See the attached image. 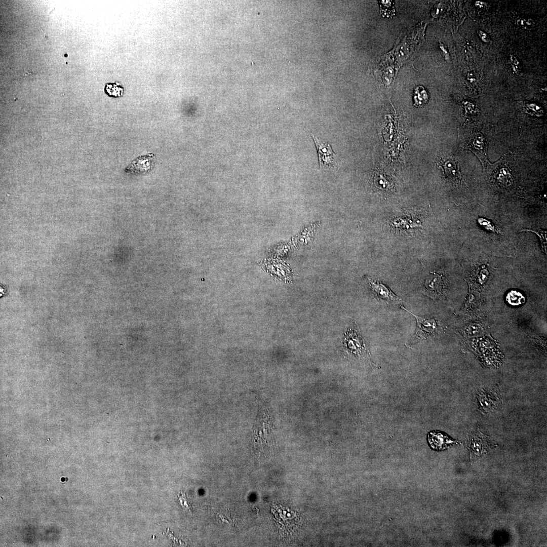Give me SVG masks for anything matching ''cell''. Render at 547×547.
I'll list each match as a JSON object with an SVG mask.
<instances>
[{"mask_svg":"<svg viewBox=\"0 0 547 547\" xmlns=\"http://www.w3.org/2000/svg\"><path fill=\"white\" fill-rule=\"evenodd\" d=\"M466 446L470 452V459L472 460L495 448L497 445L490 438L477 429L467 436Z\"/></svg>","mask_w":547,"mask_h":547,"instance_id":"cell-1","label":"cell"},{"mask_svg":"<svg viewBox=\"0 0 547 547\" xmlns=\"http://www.w3.org/2000/svg\"><path fill=\"white\" fill-rule=\"evenodd\" d=\"M400 307L413 316L416 321L415 333L411 338V342H418L434 334L437 329V324L435 319L417 316L405 308L403 305Z\"/></svg>","mask_w":547,"mask_h":547,"instance_id":"cell-2","label":"cell"},{"mask_svg":"<svg viewBox=\"0 0 547 547\" xmlns=\"http://www.w3.org/2000/svg\"><path fill=\"white\" fill-rule=\"evenodd\" d=\"M477 399L479 409L485 413L499 409L501 406V398L495 390L482 389L477 394Z\"/></svg>","mask_w":547,"mask_h":547,"instance_id":"cell-3","label":"cell"},{"mask_svg":"<svg viewBox=\"0 0 547 547\" xmlns=\"http://www.w3.org/2000/svg\"><path fill=\"white\" fill-rule=\"evenodd\" d=\"M368 284L373 295L388 304H401L402 299L393 293L384 284L368 278Z\"/></svg>","mask_w":547,"mask_h":547,"instance_id":"cell-4","label":"cell"},{"mask_svg":"<svg viewBox=\"0 0 547 547\" xmlns=\"http://www.w3.org/2000/svg\"><path fill=\"white\" fill-rule=\"evenodd\" d=\"M317 147L321 169H326L336 166V156L330 145L322 142L317 136L311 135Z\"/></svg>","mask_w":547,"mask_h":547,"instance_id":"cell-5","label":"cell"},{"mask_svg":"<svg viewBox=\"0 0 547 547\" xmlns=\"http://www.w3.org/2000/svg\"><path fill=\"white\" fill-rule=\"evenodd\" d=\"M425 291L424 294L433 299H436L442 294L444 289V279L442 275L431 272L424 282Z\"/></svg>","mask_w":547,"mask_h":547,"instance_id":"cell-6","label":"cell"},{"mask_svg":"<svg viewBox=\"0 0 547 547\" xmlns=\"http://www.w3.org/2000/svg\"><path fill=\"white\" fill-rule=\"evenodd\" d=\"M427 439L430 446L436 450H444L449 446L458 444L456 441L439 431L430 432L428 434Z\"/></svg>","mask_w":547,"mask_h":547,"instance_id":"cell-7","label":"cell"},{"mask_svg":"<svg viewBox=\"0 0 547 547\" xmlns=\"http://www.w3.org/2000/svg\"><path fill=\"white\" fill-rule=\"evenodd\" d=\"M153 159L154 155L153 154H148L139 157L134 160L126 168L125 171L133 174L147 172L152 168L154 164Z\"/></svg>","mask_w":547,"mask_h":547,"instance_id":"cell-8","label":"cell"},{"mask_svg":"<svg viewBox=\"0 0 547 547\" xmlns=\"http://www.w3.org/2000/svg\"><path fill=\"white\" fill-rule=\"evenodd\" d=\"M467 147L479 158L482 164L487 162V144L485 138L481 134H477L471 137L467 141Z\"/></svg>","mask_w":547,"mask_h":547,"instance_id":"cell-9","label":"cell"},{"mask_svg":"<svg viewBox=\"0 0 547 547\" xmlns=\"http://www.w3.org/2000/svg\"><path fill=\"white\" fill-rule=\"evenodd\" d=\"M446 176L450 179L455 180L459 178L460 174L456 162L448 160L442 164Z\"/></svg>","mask_w":547,"mask_h":547,"instance_id":"cell-10","label":"cell"},{"mask_svg":"<svg viewBox=\"0 0 547 547\" xmlns=\"http://www.w3.org/2000/svg\"><path fill=\"white\" fill-rule=\"evenodd\" d=\"M428 96L426 91L422 86L417 87L414 92V104L415 106H421L425 104Z\"/></svg>","mask_w":547,"mask_h":547,"instance_id":"cell-11","label":"cell"},{"mask_svg":"<svg viewBox=\"0 0 547 547\" xmlns=\"http://www.w3.org/2000/svg\"><path fill=\"white\" fill-rule=\"evenodd\" d=\"M507 302L512 305H519L525 302V297L520 292L516 290L510 291L506 295Z\"/></svg>","mask_w":547,"mask_h":547,"instance_id":"cell-12","label":"cell"},{"mask_svg":"<svg viewBox=\"0 0 547 547\" xmlns=\"http://www.w3.org/2000/svg\"><path fill=\"white\" fill-rule=\"evenodd\" d=\"M394 3L391 1H381L380 2L381 11L382 16L387 17L395 15V9L393 5Z\"/></svg>","mask_w":547,"mask_h":547,"instance_id":"cell-13","label":"cell"},{"mask_svg":"<svg viewBox=\"0 0 547 547\" xmlns=\"http://www.w3.org/2000/svg\"><path fill=\"white\" fill-rule=\"evenodd\" d=\"M177 498L182 507L192 512V505L191 502L185 493L180 491L177 494Z\"/></svg>","mask_w":547,"mask_h":547,"instance_id":"cell-14","label":"cell"},{"mask_svg":"<svg viewBox=\"0 0 547 547\" xmlns=\"http://www.w3.org/2000/svg\"><path fill=\"white\" fill-rule=\"evenodd\" d=\"M477 221L479 224L481 225V227H483L485 230L493 232H498V229L497 227H496V226L492 222L489 221V220L485 218H479Z\"/></svg>","mask_w":547,"mask_h":547,"instance_id":"cell-15","label":"cell"},{"mask_svg":"<svg viewBox=\"0 0 547 547\" xmlns=\"http://www.w3.org/2000/svg\"><path fill=\"white\" fill-rule=\"evenodd\" d=\"M105 91L107 94L111 96H118L121 94V92H119V90L115 86L110 85H107L105 88Z\"/></svg>","mask_w":547,"mask_h":547,"instance_id":"cell-16","label":"cell"}]
</instances>
